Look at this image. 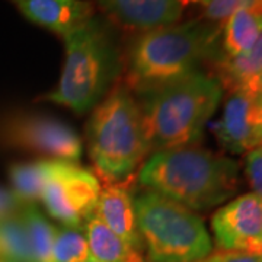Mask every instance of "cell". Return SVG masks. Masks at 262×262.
<instances>
[{
    "label": "cell",
    "instance_id": "cell-7",
    "mask_svg": "<svg viewBox=\"0 0 262 262\" xmlns=\"http://www.w3.org/2000/svg\"><path fill=\"white\" fill-rule=\"evenodd\" d=\"M101 189L99 179L89 169L76 162L51 159L41 203L61 226L83 229L96 210Z\"/></svg>",
    "mask_w": 262,
    "mask_h": 262
},
{
    "label": "cell",
    "instance_id": "cell-17",
    "mask_svg": "<svg viewBox=\"0 0 262 262\" xmlns=\"http://www.w3.org/2000/svg\"><path fill=\"white\" fill-rule=\"evenodd\" d=\"M51 159H41L27 163H15L9 168L12 192L24 204H35L41 201L44 184L47 179Z\"/></svg>",
    "mask_w": 262,
    "mask_h": 262
},
{
    "label": "cell",
    "instance_id": "cell-3",
    "mask_svg": "<svg viewBox=\"0 0 262 262\" xmlns=\"http://www.w3.org/2000/svg\"><path fill=\"white\" fill-rule=\"evenodd\" d=\"M223 92L215 76L198 70L139 94L150 155L195 146L222 102Z\"/></svg>",
    "mask_w": 262,
    "mask_h": 262
},
{
    "label": "cell",
    "instance_id": "cell-15",
    "mask_svg": "<svg viewBox=\"0 0 262 262\" xmlns=\"http://www.w3.org/2000/svg\"><path fill=\"white\" fill-rule=\"evenodd\" d=\"M217 79L223 89L245 91L262 70V35L256 44L244 54L236 57H219L214 61Z\"/></svg>",
    "mask_w": 262,
    "mask_h": 262
},
{
    "label": "cell",
    "instance_id": "cell-19",
    "mask_svg": "<svg viewBox=\"0 0 262 262\" xmlns=\"http://www.w3.org/2000/svg\"><path fill=\"white\" fill-rule=\"evenodd\" d=\"M0 261L34 262L28 233L20 215L0 222Z\"/></svg>",
    "mask_w": 262,
    "mask_h": 262
},
{
    "label": "cell",
    "instance_id": "cell-16",
    "mask_svg": "<svg viewBox=\"0 0 262 262\" xmlns=\"http://www.w3.org/2000/svg\"><path fill=\"white\" fill-rule=\"evenodd\" d=\"M262 35V15L239 9L225 22L220 39V57L244 54L256 44Z\"/></svg>",
    "mask_w": 262,
    "mask_h": 262
},
{
    "label": "cell",
    "instance_id": "cell-27",
    "mask_svg": "<svg viewBox=\"0 0 262 262\" xmlns=\"http://www.w3.org/2000/svg\"><path fill=\"white\" fill-rule=\"evenodd\" d=\"M184 2H185V3H188V2H194V0H184Z\"/></svg>",
    "mask_w": 262,
    "mask_h": 262
},
{
    "label": "cell",
    "instance_id": "cell-5",
    "mask_svg": "<svg viewBox=\"0 0 262 262\" xmlns=\"http://www.w3.org/2000/svg\"><path fill=\"white\" fill-rule=\"evenodd\" d=\"M86 137L95 168L108 182L130 179L150 156L140 102L127 86H114L95 106Z\"/></svg>",
    "mask_w": 262,
    "mask_h": 262
},
{
    "label": "cell",
    "instance_id": "cell-9",
    "mask_svg": "<svg viewBox=\"0 0 262 262\" xmlns=\"http://www.w3.org/2000/svg\"><path fill=\"white\" fill-rule=\"evenodd\" d=\"M219 251L259 255L262 248V198L248 192L220 207L211 219Z\"/></svg>",
    "mask_w": 262,
    "mask_h": 262
},
{
    "label": "cell",
    "instance_id": "cell-29",
    "mask_svg": "<svg viewBox=\"0 0 262 262\" xmlns=\"http://www.w3.org/2000/svg\"><path fill=\"white\" fill-rule=\"evenodd\" d=\"M0 262H6V261H0Z\"/></svg>",
    "mask_w": 262,
    "mask_h": 262
},
{
    "label": "cell",
    "instance_id": "cell-13",
    "mask_svg": "<svg viewBox=\"0 0 262 262\" xmlns=\"http://www.w3.org/2000/svg\"><path fill=\"white\" fill-rule=\"evenodd\" d=\"M95 213L125 244L143 253V244L134 208V195L131 194L125 181L108 182L102 187Z\"/></svg>",
    "mask_w": 262,
    "mask_h": 262
},
{
    "label": "cell",
    "instance_id": "cell-22",
    "mask_svg": "<svg viewBox=\"0 0 262 262\" xmlns=\"http://www.w3.org/2000/svg\"><path fill=\"white\" fill-rule=\"evenodd\" d=\"M24 204L18 200V196L12 192V189L0 187V222L10 217L19 215Z\"/></svg>",
    "mask_w": 262,
    "mask_h": 262
},
{
    "label": "cell",
    "instance_id": "cell-4",
    "mask_svg": "<svg viewBox=\"0 0 262 262\" xmlns=\"http://www.w3.org/2000/svg\"><path fill=\"white\" fill-rule=\"evenodd\" d=\"M63 39V72L56 89L44 98L84 114L94 110L114 88L122 69L121 53L106 25L96 18Z\"/></svg>",
    "mask_w": 262,
    "mask_h": 262
},
{
    "label": "cell",
    "instance_id": "cell-10",
    "mask_svg": "<svg viewBox=\"0 0 262 262\" xmlns=\"http://www.w3.org/2000/svg\"><path fill=\"white\" fill-rule=\"evenodd\" d=\"M256 101L244 91L229 92L223 111L214 125L219 144L232 155H242L262 146L255 122Z\"/></svg>",
    "mask_w": 262,
    "mask_h": 262
},
{
    "label": "cell",
    "instance_id": "cell-18",
    "mask_svg": "<svg viewBox=\"0 0 262 262\" xmlns=\"http://www.w3.org/2000/svg\"><path fill=\"white\" fill-rule=\"evenodd\" d=\"M19 215L28 233L34 262H51L53 245L57 232L56 226L48 222L35 204L22 207Z\"/></svg>",
    "mask_w": 262,
    "mask_h": 262
},
{
    "label": "cell",
    "instance_id": "cell-1",
    "mask_svg": "<svg viewBox=\"0 0 262 262\" xmlns=\"http://www.w3.org/2000/svg\"><path fill=\"white\" fill-rule=\"evenodd\" d=\"M139 182L192 211H204L236 195L241 175L236 160L195 144L150 155Z\"/></svg>",
    "mask_w": 262,
    "mask_h": 262
},
{
    "label": "cell",
    "instance_id": "cell-8",
    "mask_svg": "<svg viewBox=\"0 0 262 262\" xmlns=\"http://www.w3.org/2000/svg\"><path fill=\"white\" fill-rule=\"evenodd\" d=\"M0 146L67 162H79L83 150L79 134L69 124L31 113L0 117Z\"/></svg>",
    "mask_w": 262,
    "mask_h": 262
},
{
    "label": "cell",
    "instance_id": "cell-25",
    "mask_svg": "<svg viewBox=\"0 0 262 262\" xmlns=\"http://www.w3.org/2000/svg\"><path fill=\"white\" fill-rule=\"evenodd\" d=\"M255 122H256L258 133H259L262 140V102L256 103V110H255Z\"/></svg>",
    "mask_w": 262,
    "mask_h": 262
},
{
    "label": "cell",
    "instance_id": "cell-24",
    "mask_svg": "<svg viewBox=\"0 0 262 262\" xmlns=\"http://www.w3.org/2000/svg\"><path fill=\"white\" fill-rule=\"evenodd\" d=\"M244 92L251 95L256 102H262V70L261 73L258 75V77L245 89Z\"/></svg>",
    "mask_w": 262,
    "mask_h": 262
},
{
    "label": "cell",
    "instance_id": "cell-12",
    "mask_svg": "<svg viewBox=\"0 0 262 262\" xmlns=\"http://www.w3.org/2000/svg\"><path fill=\"white\" fill-rule=\"evenodd\" d=\"M24 18L61 38L95 18L89 0H9Z\"/></svg>",
    "mask_w": 262,
    "mask_h": 262
},
{
    "label": "cell",
    "instance_id": "cell-20",
    "mask_svg": "<svg viewBox=\"0 0 262 262\" xmlns=\"http://www.w3.org/2000/svg\"><path fill=\"white\" fill-rule=\"evenodd\" d=\"M84 229L57 227L51 262H92Z\"/></svg>",
    "mask_w": 262,
    "mask_h": 262
},
{
    "label": "cell",
    "instance_id": "cell-11",
    "mask_svg": "<svg viewBox=\"0 0 262 262\" xmlns=\"http://www.w3.org/2000/svg\"><path fill=\"white\" fill-rule=\"evenodd\" d=\"M96 5L117 25L146 32L177 24L187 3L184 0H96Z\"/></svg>",
    "mask_w": 262,
    "mask_h": 262
},
{
    "label": "cell",
    "instance_id": "cell-28",
    "mask_svg": "<svg viewBox=\"0 0 262 262\" xmlns=\"http://www.w3.org/2000/svg\"><path fill=\"white\" fill-rule=\"evenodd\" d=\"M259 256H261V259H262V248H261V252H259Z\"/></svg>",
    "mask_w": 262,
    "mask_h": 262
},
{
    "label": "cell",
    "instance_id": "cell-26",
    "mask_svg": "<svg viewBox=\"0 0 262 262\" xmlns=\"http://www.w3.org/2000/svg\"><path fill=\"white\" fill-rule=\"evenodd\" d=\"M196 2H201V3H203V5H204V3H207V2H208V0H196Z\"/></svg>",
    "mask_w": 262,
    "mask_h": 262
},
{
    "label": "cell",
    "instance_id": "cell-21",
    "mask_svg": "<svg viewBox=\"0 0 262 262\" xmlns=\"http://www.w3.org/2000/svg\"><path fill=\"white\" fill-rule=\"evenodd\" d=\"M245 175L252 188L253 194L262 198V146L246 153Z\"/></svg>",
    "mask_w": 262,
    "mask_h": 262
},
{
    "label": "cell",
    "instance_id": "cell-14",
    "mask_svg": "<svg viewBox=\"0 0 262 262\" xmlns=\"http://www.w3.org/2000/svg\"><path fill=\"white\" fill-rule=\"evenodd\" d=\"M83 229L95 262H146L143 253L125 244L96 213L86 220Z\"/></svg>",
    "mask_w": 262,
    "mask_h": 262
},
{
    "label": "cell",
    "instance_id": "cell-2",
    "mask_svg": "<svg viewBox=\"0 0 262 262\" xmlns=\"http://www.w3.org/2000/svg\"><path fill=\"white\" fill-rule=\"evenodd\" d=\"M222 28L201 19L140 32L127 51L128 89L143 94L200 70L222 56Z\"/></svg>",
    "mask_w": 262,
    "mask_h": 262
},
{
    "label": "cell",
    "instance_id": "cell-30",
    "mask_svg": "<svg viewBox=\"0 0 262 262\" xmlns=\"http://www.w3.org/2000/svg\"><path fill=\"white\" fill-rule=\"evenodd\" d=\"M92 262H95V261H92Z\"/></svg>",
    "mask_w": 262,
    "mask_h": 262
},
{
    "label": "cell",
    "instance_id": "cell-23",
    "mask_svg": "<svg viewBox=\"0 0 262 262\" xmlns=\"http://www.w3.org/2000/svg\"><path fill=\"white\" fill-rule=\"evenodd\" d=\"M198 262H262L259 255L239 251H217Z\"/></svg>",
    "mask_w": 262,
    "mask_h": 262
},
{
    "label": "cell",
    "instance_id": "cell-6",
    "mask_svg": "<svg viewBox=\"0 0 262 262\" xmlns=\"http://www.w3.org/2000/svg\"><path fill=\"white\" fill-rule=\"evenodd\" d=\"M134 208L146 262H198L213 252L196 211L150 189L134 195Z\"/></svg>",
    "mask_w": 262,
    "mask_h": 262
}]
</instances>
